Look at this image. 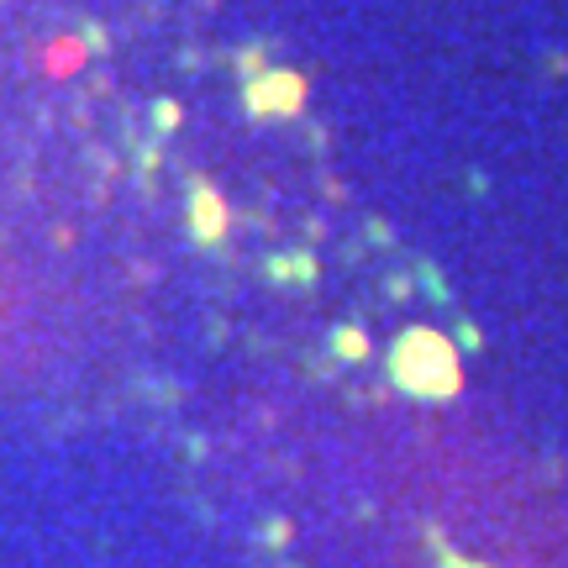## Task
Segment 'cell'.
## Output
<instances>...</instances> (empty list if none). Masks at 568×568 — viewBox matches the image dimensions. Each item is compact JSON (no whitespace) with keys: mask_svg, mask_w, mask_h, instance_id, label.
I'll list each match as a JSON object with an SVG mask.
<instances>
[{"mask_svg":"<svg viewBox=\"0 0 568 568\" xmlns=\"http://www.w3.org/2000/svg\"><path fill=\"white\" fill-rule=\"evenodd\" d=\"M400 353H416V368H400V379H411L416 389H448L452 379H458L448 348H443L437 337H426V331L406 337V342H400Z\"/></svg>","mask_w":568,"mask_h":568,"instance_id":"1","label":"cell"}]
</instances>
